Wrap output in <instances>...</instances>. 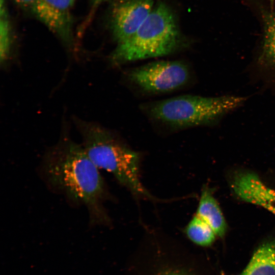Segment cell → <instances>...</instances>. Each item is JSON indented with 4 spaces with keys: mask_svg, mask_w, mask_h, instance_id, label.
Instances as JSON below:
<instances>
[{
    "mask_svg": "<svg viewBox=\"0 0 275 275\" xmlns=\"http://www.w3.org/2000/svg\"><path fill=\"white\" fill-rule=\"evenodd\" d=\"M42 169L51 186L86 207L91 224H109L103 206L107 196L105 184L83 146L64 139L46 154Z\"/></svg>",
    "mask_w": 275,
    "mask_h": 275,
    "instance_id": "obj_1",
    "label": "cell"
},
{
    "mask_svg": "<svg viewBox=\"0 0 275 275\" xmlns=\"http://www.w3.org/2000/svg\"><path fill=\"white\" fill-rule=\"evenodd\" d=\"M86 153L99 168L111 173L134 196L152 198L140 179V155L101 127L80 122Z\"/></svg>",
    "mask_w": 275,
    "mask_h": 275,
    "instance_id": "obj_2",
    "label": "cell"
},
{
    "mask_svg": "<svg viewBox=\"0 0 275 275\" xmlns=\"http://www.w3.org/2000/svg\"><path fill=\"white\" fill-rule=\"evenodd\" d=\"M179 42L173 12L167 5L159 3L129 38L117 44L111 60L120 64L167 55L175 50Z\"/></svg>",
    "mask_w": 275,
    "mask_h": 275,
    "instance_id": "obj_3",
    "label": "cell"
},
{
    "mask_svg": "<svg viewBox=\"0 0 275 275\" xmlns=\"http://www.w3.org/2000/svg\"><path fill=\"white\" fill-rule=\"evenodd\" d=\"M244 97L224 96L207 97L182 95L153 104L149 108L154 119L175 127L211 123L240 106Z\"/></svg>",
    "mask_w": 275,
    "mask_h": 275,
    "instance_id": "obj_4",
    "label": "cell"
},
{
    "mask_svg": "<svg viewBox=\"0 0 275 275\" xmlns=\"http://www.w3.org/2000/svg\"><path fill=\"white\" fill-rule=\"evenodd\" d=\"M128 77L145 91L162 93L185 85L189 78V71L182 62L162 61L135 68L129 72Z\"/></svg>",
    "mask_w": 275,
    "mask_h": 275,
    "instance_id": "obj_5",
    "label": "cell"
},
{
    "mask_svg": "<svg viewBox=\"0 0 275 275\" xmlns=\"http://www.w3.org/2000/svg\"><path fill=\"white\" fill-rule=\"evenodd\" d=\"M153 0H113L110 26L117 44L129 38L154 8Z\"/></svg>",
    "mask_w": 275,
    "mask_h": 275,
    "instance_id": "obj_6",
    "label": "cell"
},
{
    "mask_svg": "<svg viewBox=\"0 0 275 275\" xmlns=\"http://www.w3.org/2000/svg\"><path fill=\"white\" fill-rule=\"evenodd\" d=\"M20 7L28 11L44 24L65 45L73 42L72 18L53 10L45 0H13Z\"/></svg>",
    "mask_w": 275,
    "mask_h": 275,
    "instance_id": "obj_7",
    "label": "cell"
},
{
    "mask_svg": "<svg viewBox=\"0 0 275 275\" xmlns=\"http://www.w3.org/2000/svg\"><path fill=\"white\" fill-rule=\"evenodd\" d=\"M232 183L233 191L240 199L265 208L275 215V190L266 186L256 174L239 173Z\"/></svg>",
    "mask_w": 275,
    "mask_h": 275,
    "instance_id": "obj_8",
    "label": "cell"
},
{
    "mask_svg": "<svg viewBox=\"0 0 275 275\" xmlns=\"http://www.w3.org/2000/svg\"><path fill=\"white\" fill-rule=\"evenodd\" d=\"M196 214L211 228L217 236L224 235L226 221L218 203L207 187L202 191Z\"/></svg>",
    "mask_w": 275,
    "mask_h": 275,
    "instance_id": "obj_9",
    "label": "cell"
},
{
    "mask_svg": "<svg viewBox=\"0 0 275 275\" xmlns=\"http://www.w3.org/2000/svg\"><path fill=\"white\" fill-rule=\"evenodd\" d=\"M239 275H275V240L261 244Z\"/></svg>",
    "mask_w": 275,
    "mask_h": 275,
    "instance_id": "obj_10",
    "label": "cell"
},
{
    "mask_svg": "<svg viewBox=\"0 0 275 275\" xmlns=\"http://www.w3.org/2000/svg\"><path fill=\"white\" fill-rule=\"evenodd\" d=\"M259 62L275 70V11L264 16V35Z\"/></svg>",
    "mask_w": 275,
    "mask_h": 275,
    "instance_id": "obj_11",
    "label": "cell"
},
{
    "mask_svg": "<svg viewBox=\"0 0 275 275\" xmlns=\"http://www.w3.org/2000/svg\"><path fill=\"white\" fill-rule=\"evenodd\" d=\"M184 233L193 242L202 246L212 244L216 236L211 228L196 214L185 227Z\"/></svg>",
    "mask_w": 275,
    "mask_h": 275,
    "instance_id": "obj_12",
    "label": "cell"
},
{
    "mask_svg": "<svg viewBox=\"0 0 275 275\" xmlns=\"http://www.w3.org/2000/svg\"><path fill=\"white\" fill-rule=\"evenodd\" d=\"M12 27L5 0H0V59L5 63L10 54L12 43Z\"/></svg>",
    "mask_w": 275,
    "mask_h": 275,
    "instance_id": "obj_13",
    "label": "cell"
},
{
    "mask_svg": "<svg viewBox=\"0 0 275 275\" xmlns=\"http://www.w3.org/2000/svg\"><path fill=\"white\" fill-rule=\"evenodd\" d=\"M57 12L69 17H72L71 10L76 0H45Z\"/></svg>",
    "mask_w": 275,
    "mask_h": 275,
    "instance_id": "obj_14",
    "label": "cell"
},
{
    "mask_svg": "<svg viewBox=\"0 0 275 275\" xmlns=\"http://www.w3.org/2000/svg\"><path fill=\"white\" fill-rule=\"evenodd\" d=\"M158 275H193L184 270L170 269L162 271Z\"/></svg>",
    "mask_w": 275,
    "mask_h": 275,
    "instance_id": "obj_15",
    "label": "cell"
},
{
    "mask_svg": "<svg viewBox=\"0 0 275 275\" xmlns=\"http://www.w3.org/2000/svg\"><path fill=\"white\" fill-rule=\"evenodd\" d=\"M106 1V0H90L91 9L88 16L89 19H90L98 7Z\"/></svg>",
    "mask_w": 275,
    "mask_h": 275,
    "instance_id": "obj_16",
    "label": "cell"
},
{
    "mask_svg": "<svg viewBox=\"0 0 275 275\" xmlns=\"http://www.w3.org/2000/svg\"><path fill=\"white\" fill-rule=\"evenodd\" d=\"M269 2L270 5L271 6V8H272L273 6L275 0H268Z\"/></svg>",
    "mask_w": 275,
    "mask_h": 275,
    "instance_id": "obj_17",
    "label": "cell"
}]
</instances>
